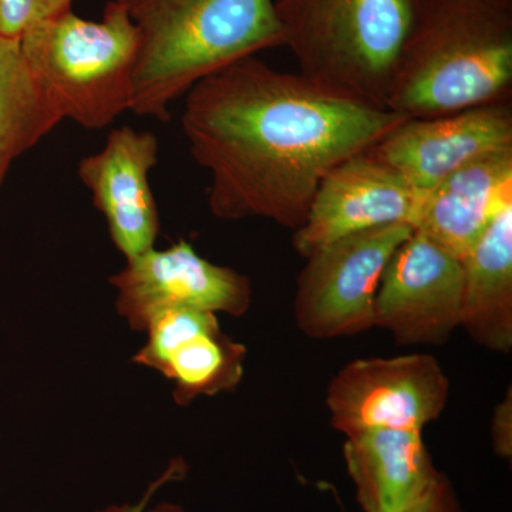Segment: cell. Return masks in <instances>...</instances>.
I'll return each mask as SVG.
<instances>
[{
	"mask_svg": "<svg viewBox=\"0 0 512 512\" xmlns=\"http://www.w3.org/2000/svg\"><path fill=\"white\" fill-rule=\"evenodd\" d=\"M426 194L372 154L340 163L320 183L292 244L308 258L318 249L367 229L406 224L416 228Z\"/></svg>",
	"mask_w": 512,
	"mask_h": 512,
	"instance_id": "10",
	"label": "cell"
},
{
	"mask_svg": "<svg viewBox=\"0 0 512 512\" xmlns=\"http://www.w3.org/2000/svg\"><path fill=\"white\" fill-rule=\"evenodd\" d=\"M62 121L30 72L19 39L0 36V187L12 164Z\"/></svg>",
	"mask_w": 512,
	"mask_h": 512,
	"instance_id": "17",
	"label": "cell"
},
{
	"mask_svg": "<svg viewBox=\"0 0 512 512\" xmlns=\"http://www.w3.org/2000/svg\"><path fill=\"white\" fill-rule=\"evenodd\" d=\"M413 231L406 224L367 229L309 255L296 288L299 329L311 338L332 339L373 328L384 269Z\"/></svg>",
	"mask_w": 512,
	"mask_h": 512,
	"instance_id": "6",
	"label": "cell"
},
{
	"mask_svg": "<svg viewBox=\"0 0 512 512\" xmlns=\"http://www.w3.org/2000/svg\"><path fill=\"white\" fill-rule=\"evenodd\" d=\"M460 326L494 352L512 346V205L498 214L461 259Z\"/></svg>",
	"mask_w": 512,
	"mask_h": 512,
	"instance_id": "16",
	"label": "cell"
},
{
	"mask_svg": "<svg viewBox=\"0 0 512 512\" xmlns=\"http://www.w3.org/2000/svg\"><path fill=\"white\" fill-rule=\"evenodd\" d=\"M158 148L151 131L114 128L103 148L82 158L77 167L94 207L106 218L114 247L127 261L154 248L160 234V214L148 178L158 163Z\"/></svg>",
	"mask_w": 512,
	"mask_h": 512,
	"instance_id": "12",
	"label": "cell"
},
{
	"mask_svg": "<svg viewBox=\"0 0 512 512\" xmlns=\"http://www.w3.org/2000/svg\"><path fill=\"white\" fill-rule=\"evenodd\" d=\"M138 32L131 113L170 121V104L229 64L286 45L275 0H119Z\"/></svg>",
	"mask_w": 512,
	"mask_h": 512,
	"instance_id": "3",
	"label": "cell"
},
{
	"mask_svg": "<svg viewBox=\"0 0 512 512\" xmlns=\"http://www.w3.org/2000/svg\"><path fill=\"white\" fill-rule=\"evenodd\" d=\"M109 281L117 291V312L136 332H146L150 319L168 309L241 316L251 305L247 276L212 264L184 239L128 259Z\"/></svg>",
	"mask_w": 512,
	"mask_h": 512,
	"instance_id": "8",
	"label": "cell"
},
{
	"mask_svg": "<svg viewBox=\"0 0 512 512\" xmlns=\"http://www.w3.org/2000/svg\"><path fill=\"white\" fill-rule=\"evenodd\" d=\"M512 400L511 389L503 403L498 404L493 419V441L495 453L510 458L512 454Z\"/></svg>",
	"mask_w": 512,
	"mask_h": 512,
	"instance_id": "21",
	"label": "cell"
},
{
	"mask_svg": "<svg viewBox=\"0 0 512 512\" xmlns=\"http://www.w3.org/2000/svg\"><path fill=\"white\" fill-rule=\"evenodd\" d=\"M346 467L365 512H396L412 504L441 473L421 431L382 429L346 437Z\"/></svg>",
	"mask_w": 512,
	"mask_h": 512,
	"instance_id": "15",
	"label": "cell"
},
{
	"mask_svg": "<svg viewBox=\"0 0 512 512\" xmlns=\"http://www.w3.org/2000/svg\"><path fill=\"white\" fill-rule=\"evenodd\" d=\"M416 6L417 0H275L299 74L380 109Z\"/></svg>",
	"mask_w": 512,
	"mask_h": 512,
	"instance_id": "4",
	"label": "cell"
},
{
	"mask_svg": "<svg viewBox=\"0 0 512 512\" xmlns=\"http://www.w3.org/2000/svg\"><path fill=\"white\" fill-rule=\"evenodd\" d=\"M463 265L414 229L384 269L375 299V326L399 345H440L460 326Z\"/></svg>",
	"mask_w": 512,
	"mask_h": 512,
	"instance_id": "9",
	"label": "cell"
},
{
	"mask_svg": "<svg viewBox=\"0 0 512 512\" xmlns=\"http://www.w3.org/2000/svg\"><path fill=\"white\" fill-rule=\"evenodd\" d=\"M184 471V464H181L180 461L175 460L173 466H170L163 477L158 478L157 481H154L153 485L148 488L146 495H144L143 500L137 504H123V505H111V507L106 508V510H101L97 512H185L180 505L170 504V503H161L154 505L150 510H146L148 501L151 500L153 494L156 493L158 487L167 483V481L175 480V478L180 477L181 473Z\"/></svg>",
	"mask_w": 512,
	"mask_h": 512,
	"instance_id": "20",
	"label": "cell"
},
{
	"mask_svg": "<svg viewBox=\"0 0 512 512\" xmlns=\"http://www.w3.org/2000/svg\"><path fill=\"white\" fill-rule=\"evenodd\" d=\"M505 148H512L511 101L433 119H406L367 153L427 194L464 165Z\"/></svg>",
	"mask_w": 512,
	"mask_h": 512,
	"instance_id": "11",
	"label": "cell"
},
{
	"mask_svg": "<svg viewBox=\"0 0 512 512\" xmlns=\"http://www.w3.org/2000/svg\"><path fill=\"white\" fill-rule=\"evenodd\" d=\"M146 332L147 343L133 362L173 380L181 406L234 389L241 380L245 348L222 333L215 313L168 309L150 319Z\"/></svg>",
	"mask_w": 512,
	"mask_h": 512,
	"instance_id": "13",
	"label": "cell"
},
{
	"mask_svg": "<svg viewBox=\"0 0 512 512\" xmlns=\"http://www.w3.org/2000/svg\"><path fill=\"white\" fill-rule=\"evenodd\" d=\"M512 205V148L488 154L427 192L417 231L463 259Z\"/></svg>",
	"mask_w": 512,
	"mask_h": 512,
	"instance_id": "14",
	"label": "cell"
},
{
	"mask_svg": "<svg viewBox=\"0 0 512 512\" xmlns=\"http://www.w3.org/2000/svg\"><path fill=\"white\" fill-rule=\"evenodd\" d=\"M19 42L30 72L63 120L101 130L131 111L140 40L119 0L107 3L100 20L67 10L33 26Z\"/></svg>",
	"mask_w": 512,
	"mask_h": 512,
	"instance_id": "5",
	"label": "cell"
},
{
	"mask_svg": "<svg viewBox=\"0 0 512 512\" xmlns=\"http://www.w3.org/2000/svg\"><path fill=\"white\" fill-rule=\"evenodd\" d=\"M74 0H0V36L20 39L33 26L73 9Z\"/></svg>",
	"mask_w": 512,
	"mask_h": 512,
	"instance_id": "18",
	"label": "cell"
},
{
	"mask_svg": "<svg viewBox=\"0 0 512 512\" xmlns=\"http://www.w3.org/2000/svg\"><path fill=\"white\" fill-rule=\"evenodd\" d=\"M396 512H463L461 504L454 493L453 485L444 474H441L429 490L421 497Z\"/></svg>",
	"mask_w": 512,
	"mask_h": 512,
	"instance_id": "19",
	"label": "cell"
},
{
	"mask_svg": "<svg viewBox=\"0 0 512 512\" xmlns=\"http://www.w3.org/2000/svg\"><path fill=\"white\" fill-rule=\"evenodd\" d=\"M512 0H417L386 97L407 119L511 101Z\"/></svg>",
	"mask_w": 512,
	"mask_h": 512,
	"instance_id": "2",
	"label": "cell"
},
{
	"mask_svg": "<svg viewBox=\"0 0 512 512\" xmlns=\"http://www.w3.org/2000/svg\"><path fill=\"white\" fill-rule=\"evenodd\" d=\"M450 380L429 355L372 357L349 363L326 393L330 423L346 437L366 431H421L443 413Z\"/></svg>",
	"mask_w": 512,
	"mask_h": 512,
	"instance_id": "7",
	"label": "cell"
},
{
	"mask_svg": "<svg viewBox=\"0 0 512 512\" xmlns=\"http://www.w3.org/2000/svg\"><path fill=\"white\" fill-rule=\"evenodd\" d=\"M184 97L181 127L195 163L211 174L212 215L265 218L293 231L333 168L407 119L256 56L205 77Z\"/></svg>",
	"mask_w": 512,
	"mask_h": 512,
	"instance_id": "1",
	"label": "cell"
}]
</instances>
